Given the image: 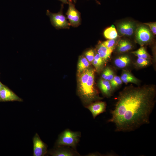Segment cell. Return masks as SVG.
Instances as JSON below:
<instances>
[{
    "instance_id": "1",
    "label": "cell",
    "mask_w": 156,
    "mask_h": 156,
    "mask_svg": "<svg viewBox=\"0 0 156 156\" xmlns=\"http://www.w3.org/2000/svg\"><path fill=\"white\" fill-rule=\"evenodd\" d=\"M155 86L125 87L119 94L107 120L113 123L116 132H130L150 123L156 102Z\"/></svg>"
},
{
    "instance_id": "2",
    "label": "cell",
    "mask_w": 156,
    "mask_h": 156,
    "mask_svg": "<svg viewBox=\"0 0 156 156\" xmlns=\"http://www.w3.org/2000/svg\"><path fill=\"white\" fill-rule=\"evenodd\" d=\"M94 72L93 69H87L79 73L78 78V92L87 106L99 98L94 86Z\"/></svg>"
},
{
    "instance_id": "3",
    "label": "cell",
    "mask_w": 156,
    "mask_h": 156,
    "mask_svg": "<svg viewBox=\"0 0 156 156\" xmlns=\"http://www.w3.org/2000/svg\"><path fill=\"white\" fill-rule=\"evenodd\" d=\"M81 136L80 132L66 129L60 134L56 143V146H68L76 150Z\"/></svg>"
},
{
    "instance_id": "4",
    "label": "cell",
    "mask_w": 156,
    "mask_h": 156,
    "mask_svg": "<svg viewBox=\"0 0 156 156\" xmlns=\"http://www.w3.org/2000/svg\"><path fill=\"white\" fill-rule=\"evenodd\" d=\"M47 14L49 17L52 25L56 28H67L69 27L70 24L61 12L53 13L48 10Z\"/></svg>"
},
{
    "instance_id": "5",
    "label": "cell",
    "mask_w": 156,
    "mask_h": 156,
    "mask_svg": "<svg viewBox=\"0 0 156 156\" xmlns=\"http://www.w3.org/2000/svg\"><path fill=\"white\" fill-rule=\"evenodd\" d=\"M135 37L138 43L142 45L151 41L153 35L152 32L147 27L140 25L135 30Z\"/></svg>"
},
{
    "instance_id": "6",
    "label": "cell",
    "mask_w": 156,
    "mask_h": 156,
    "mask_svg": "<svg viewBox=\"0 0 156 156\" xmlns=\"http://www.w3.org/2000/svg\"><path fill=\"white\" fill-rule=\"evenodd\" d=\"M68 4V8L66 14L69 23L73 27H77L80 24L81 19L80 13L75 8L72 1L69 2Z\"/></svg>"
},
{
    "instance_id": "7",
    "label": "cell",
    "mask_w": 156,
    "mask_h": 156,
    "mask_svg": "<svg viewBox=\"0 0 156 156\" xmlns=\"http://www.w3.org/2000/svg\"><path fill=\"white\" fill-rule=\"evenodd\" d=\"M33 155L43 156L47 152V146L40 139L38 135L36 133L33 138Z\"/></svg>"
},
{
    "instance_id": "8",
    "label": "cell",
    "mask_w": 156,
    "mask_h": 156,
    "mask_svg": "<svg viewBox=\"0 0 156 156\" xmlns=\"http://www.w3.org/2000/svg\"><path fill=\"white\" fill-rule=\"evenodd\" d=\"M55 149L49 152L51 155L53 156H79L76 150L68 146L57 147Z\"/></svg>"
},
{
    "instance_id": "9",
    "label": "cell",
    "mask_w": 156,
    "mask_h": 156,
    "mask_svg": "<svg viewBox=\"0 0 156 156\" xmlns=\"http://www.w3.org/2000/svg\"><path fill=\"white\" fill-rule=\"evenodd\" d=\"M91 112L94 118L106 111V104L105 102L98 101L91 103L86 106Z\"/></svg>"
},
{
    "instance_id": "10",
    "label": "cell",
    "mask_w": 156,
    "mask_h": 156,
    "mask_svg": "<svg viewBox=\"0 0 156 156\" xmlns=\"http://www.w3.org/2000/svg\"><path fill=\"white\" fill-rule=\"evenodd\" d=\"M118 30L120 35L126 36L132 35L135 31V24L131 22H125L118 25Z\"/></svg>"
},
{
    "instance_id": "11",
    "label": "cell",
    "mask_w": 156,
    "mask_h": 156,
    "mask_svg": "<svg viewBox=\"0 0 156 156\" xmlns=\"http://www.w3.org/2000/svg\"><path fill=\"white\" fill-rule=\"evenodd\" d=\"M0 100L3 101H22L21 98L5 86L0 90Z\"/></svg>"
},
{
    "instance_id": "12",
    "label": "cell",
    "mask_w": 156,
    "mask_h": 156,
    "mask_svg": "<svg viewBox=\"0 0 156 156\" xmlns=\"http://www.w3.org/2000/svg\"><path fill=\"white\" fill-rule=\"evenodd\" d=\"M114 49L108 48L102 43L98 47V53L104 60H106L110 57Z\"/></svg>"
},
{
    "instance_id": "13",
    "label": "cell",
    "mask_w": 156,
    "mask_h": 156,
    "mask_svg": "<svg viewBox=\"0 0 156 156\" xmlns=\"http://www.w3.org/2000/svg\"><path fill=\"white\" fill-rule=\"evenodd\" d=\"M99 88L105 95L109 96L111 95L112 87L109 82L107 80L101 79L99 82Z\"/></svg>"
},
{
    "instance_id": "14",
    "label": "cell",
    "mask_w": 156,
    "mask_h": 156,
    "mask_svg": "<svg viewBox=\"0 0 156 156\" xmlns=\"http://www.w3.org/2000/svg\"><path fill=\"white\" fill-rule=\"evenodd\" d=\"M132 45L128 40H120L118 45V50L120 53H124L127 51L132 49Z\"/></svg>"
},
{
    "instance_id": "15",
    "label": "cell",
    "mask_w": 156,
    "mask_h": 156,
    "mask_svg": "<svg viewBox=\"0 0 156 156\" xmlns=\"http://www.w3.org/2000/svg\"><path fill=\"white\" fill-rule=\"evenodd\" d=\"M130 60L127 55L122 56L116 59L114 61L115 65L119 68H123L130 63Z\"/></svg>"
},
{
    "instance_id": "16",
    "label": "cell",
    "mask_w": 156,
    "mask_h": 156,
    "mask_svg": "<svg viewBox=\"0 0 156 156\" xmlns=\"http://www.w3.org/2000/svg\"><path fill=\"white\" fill-rule=\"evenodd\" d=\"M105 37L108 39H115L118 36V33L114 25L106 29L104 31Z\"/></svg>"
},
{
    "instance_id": "17",
    "label": "cell",
    "mask_w": 156,
    "mask_h": 156,
    "mask_svg": "<svg viewBox=\"0 0 156 156\" xmlns=\"http://www.w3.org/2000/svg\"><path fill=\"white\" fill-rule=\"evenodd\" d=\"M90 65V63L85 57H82L79 59L78 64V72L80 73L87 69Z\"/></svg>"
},
{
    "instance_id": "18",
    "label": "cell",
    "mask_w": 156,
    "mask_h": 156,
    "mask_svg": "<svg viewBox=\"0 0 156 156\" xmlns=\"http://www.w3.org/2000/svg\"><path fill=\"white\" fill-rule=\"evenodd\" d=\"M132 53L138 58L145 59H147L148 58V54L143 47H141L137 51L133 52Z\"/></svg>"
},
{
    "instance_id": "19",
    "label": "cell",
    "mask_w": 156,
    "mask_h": 156,
    "mask_svg": "<svg viewBox=\"0 0 156 156\" xmlns=\"http://www.w3.org/2000/svg\"><path fill=\"white\" fill-rule=\"evenodd\" d=\"M120 77L118 76H114L113 79L110 81V83L112 90H114L122 83Z\"/></svg>"
},
{
    "instance_id": "20",
    "label": "cell",
    "mask_w": 156,
    "mask_h": 156,
    "mask_svg": "<svg viewBox=\"0 0 156 156\" xmlns=\"http://www.w3.org/2000/svg\"><path fill=\"white\" fill-rule=\"evenodd\" d=\"M85 57L90 62H91L94 59V51L90 49L87 51L85 53Z\"/></svg>"
},
{
    "instance_id": "21",
    "label": "cell",
    "mask_w": 156,
    "mask_h": 156,
    "mask_svg": "<svg viewBox=\"0 0 156 156\" xmlns=\"http://www.w3.org/2000/svg\"><path fill=\"white\" fill-rule=\"evenodd\" d=\"M116 43L115 39H109L103 42L102 44L106 47L109 48H114Z\"/></svg>"
},
{
    "instance_id": "22",
    "label": "cell",
    "mask_w": 156,
    "mask_h": 156,
    "mask_svg": "<svg viewBox=\"0 0 156 156\" xmlns=\"http://www.w3.org/2000/svg\"><path fill=\"white\" fill-rule=\"evenodd\" d=\"M137 63L139 66L144 67L148 65L149 62L147 59L138 58L137 60Z\"/></svg>"
},
{
    "instance_id": "23",
    "label": "cell",
    "mask_w": 156,
    "mask_h": 156,
    "mask_svg": "<svg viewBox=\"0 0 156 156\" xmlns=\"http://www.w3.org/2000/svg\"><path fill=\"white\" fill-rule=\"evenodd\" d=\"M144 24L148 26L151 31L154 35L156 34V22L145 23Z\"/></svg>"
},
{
    "instance_id": "24",
    "label": "cell",
    "mask_w": 156,
    "mask_h": 156,
    "mask_svg": "<svg viewBox=\"0 0 156 156\" xmlns=\"http://www.w3.org/2000/svg\"><path fill=\"white\" fill-rule=\"evenodd\" d=\"M122 81L125 83H132L137 84L138 82V80L134 77L129 79L124 80Z\"/></svg>"
},
{
    "instance_id": "25",
    "label": "cell",
    "mask_w": 156,
    "mask_h": 156,
    "mask_svg": "<svg viewBox=\"0 0 156 156\" xmlns=\"http://www.w3.org/2000/svg\"><path fill=\"white\" fill-rule=\"evenodd\" d=\"M134 77L133 75L129 73L125 72L123 73L121 75L120 78L122 80L132 78Z\"/></svg>"
},
{
    "instance_id": "26",
    "label": "cell",
    "mask_w": 156,
    "mask_h": 156,
    "mask_svg": "<svg viewBox=\"0 0 156 156\" xmlns=\"http://www.w3.org/2000/svg\"><path fill=\"white\" fill-rule=\"evenodd\" d=\"M114 77L113 71L109 68H108L107 80L108 81H111Z\"/></svg>"
},
{
    "instance_id": "27",
    "label": "cell",
    "mask_w": 156,
    "mask_h": 156,
    "mask_svg": "<svg viewBox=\"0 0 156 156\" xmlns=\"http://www.w3.org/2000/svg\"><path fill=\"white\" fill-rule=\"evenodd\" d=\"M94 60L97 61L102 64L103 63V61L104 60L98 53L96 54L94 56Z\"/></svg>"
},
{
    "instance_id": "28",
    "label": "cell",
    "mask_w": 156,
    "mask_h": 156,
    "mask_svg": "<svg viewBox=\"0 0 156 156\" xmlns=\"http://www.w3.org/2000/svg\"><path fill=\"white\" fill-rule=\"evenodd\" d=\"M108 68H106L102 74V77L104 79L107 80Z\"/></svg>"
},
{
    "instance_id": "29",
    "label": "cell",
    "mask_w": 156,
    "mask_h": 156,
    "mask_svg": "<svg viewBox=\"0 0 156 156\" xmlns=\"http://www.w3.org/2000/svg\"><path fill=\"white\" fill-rule=\"evenodd\" d=\"M92 62V64L95 67L96 69H97L102 64L94 60H93Z\"/></svg>"
},
{
    "instance_id": "30",
    "label": "cell",
    "mask_w": 156,
    "mask_h": 156,
    "mask_svg": "<svg viewBox=\"0 0 156 156\" xmlns=\"http://www.w3.org/2000/svg\"><path fill=\"white\" fill-rule=\"evenodd\" d=\"M65 4H68L69 2L72 1V0H59Z\"/></svg>"
},
{
    "instance_id": "31",
    "label": "cell",
    "mask_w": 156,
    "mask_h": 156,
    "mask_svg": "<svg viewBox=\"0 0 156 156\" xmlns=\"http://www.w3.org/2000/svg\"><path fill=\"white\" fill-rule=\"evenodd\" d=\"M4 86L0 81V90L2 89Z\"/></svg>"
},
{
    "instance_id": "32",
    "label": "cell",
    "mask_w": 156,
    "mask_h": 156,
    "mask_svg": "<svg viewBox=\"0 0 156 156\" xmlns=\"http://www.w3.org/2000/svg\"><path fill=\"white\" fill-rule=\"evenodd\" d=\"M97 2V3L99 4H100V2L98 1L97 0H95Z\"/></svg>"
},
{
    "instance_id": "33",
    "label": "cell",
    "mask_w": 156,
    "mask_h": 156,
    "mask_svg": "<svg viewBox=\"0 0 156 156\" xmlns=\"http://www.w3.org/2000/svg\"><path fill=\"white\" fill-rule=\"evenodd\" d=\"M75 3L77 0H73Z\"/></svg>"
}]
</instances>
